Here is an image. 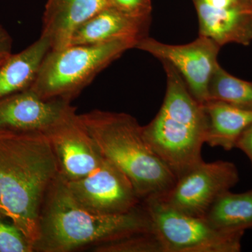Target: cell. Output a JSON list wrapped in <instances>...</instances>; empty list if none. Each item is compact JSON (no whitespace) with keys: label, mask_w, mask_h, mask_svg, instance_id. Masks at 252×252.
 <instances>
[{"label":"cell","mask_w":252,"mask_h":252,"mask_svg":"<svg viewBox=\"0 0 252 252\" xmlns=\"http://www.w3.org/2000/svg\"><path fill=\"white\" fill-rule=\"evenodd\" d=\"M58 175L56 158L44 136L0 137V215L12 221L34 248L41 209Z\"/></svg>","instance_id":"1"},{"label":"cell","mask_w":252,"mask_h":252,"mask_svg":"<svg viewBox=\"0 0 252 252\" xmlns=\"http://www.w3.org/2000/svg\"><path fill=\"white\" fill-rule=\"evenodd\" d=\"M151 230L143 205L121 215L94 213L75 200L58 175L41 209L34 252H72Z\"/></svg>","instance_id":"2"},{"label":"cell","mask_w":252,"mask_h":252,"mask_svg":"<svg viewBox=\"0 0 252 252\" xmlns=\"http://www.w3.org/2000/svg\"><path fill=\"white\" fill-rule=\"evenodd\" d=\"M79 117L102 157L129 179L142 201L171 190L177 177L144 140L135 118L99 109Z\"/></svg>","instance_id":"3"},{"label":"cell","mask_w":252,"mask_h":252,"mask_svg":"<svg viewBox=\"0 0 252 252\" xmlns=\"http://www.w3.org/2000/svg\"><path fill=\"white\" fill-rule=\"evenodd\" d=\"M167 78L161 107L142 126L144 140L177 179L203 162L207 119L203 104L194 98L182 76L162 61Z\"/></svg>","instance_id":"4"},{"label":"cell","mask_w":252,"mask_h":252,"mask_svg":"<svg viewBox=\"0 0 252 252\" xmlns=\"http://www.w3.org/2000/svg\"><path fill=\"white\" fill-rule=\"evenodd\" d=\"M135 45L113 41L50 50L30 89L45 99L71 102L97 74Z\"/></svg>","instance_id":"5"},{"label":"cell","mask_w":252,"mask_h":252,"mask_svg":"<svg viewBox=\"0 0 252 252\" xmlns=\"http://www.w3.org/2000/svg\"><path fill=\"white\" fill-rule=\"evenodd\" d=\"M162 252H239L245 231H224L204 217L177 211L160 198L142 200Z\"/></svg>","instance_id":"6"},{"label":"cell","mask_w":252,"mask_h":252,"mask_svg":"<svg viewBox=\"0 0 252 252\" xmlns=\"http://www.w3.org/2000/svg\"><path fill=\"white\" fill-rule=\"evenodd\" d=\"M238 181V170L233 162L203 161L177 179L171 190L160 199L186 215L205 217L217 199Z\"/></svg>","instance_id":"7"},{"label":"cell","mask_w":252,"mask_h":252,"mask_svg":"<svg viewBox=\"0 0 252 252\" xmlns=\"http://www.w3.org/2000/svg\"><path fill=\"white\" fill-rule=\"evenodd\" d=\"M220 48L215 41L202 35L182 45L165 44L148 36L139 41L135 49L170 63L183 78L194 98L203 104L209 99V83L219 64Z\"/></svg>","instance_id":"8"},{"label":"cell","mask_w":252,"mask_h":252,"mask_svg":"<svg viewBox=\"0 0 252 252\" xmlns=\"http://www.w3.org/2000/svg\"><path fill=\"white\" fill-rule=\"evenodd\" d=\"M75 113L71 102L45 99L29 89L0 99V131L46 137Z\"/></svg>","instance_id":"9"},{"label":"cell","mask_w":252,"mask_h":252,"mask_svg":"<svg viewBox=\"0 0 252 252\" xmlns=\"http://www.w3.org/2000/svg\"><path fill=\"white\" fill-rule=\"evenodd\" d=\"M64 183L82 206L99 215L127 213L142 202L129 179L104 158L89 175Z\"/></svg>","instance_id":"10"},{"label":"cell","mask_w":252,"mask_h":252,"mask_svg":"<svg viewBox=\"0 0 252 252\" xmlns=\"http://www.w3.org/2000/svg\"><path fill=\"white\" fill-rule=\"evenodd\" d=\"M46 137L56 158L59 177L64 182L84 178L103 161L104 157L77 113Z\"/></svg>","instance_id":"11"},{"label":"cell","mask_w":252,"mask_h":252,"mask_svg":"<svg viewBox=\"0 0 252 252\" xmlns=\"http://www.w3.org/2000/svg\"><path fill=\"white\" fill-rule=\"evenodd\" d=\"M152 17L140 18L114 8L99 11L74 32L69 45H92L113 41H127L137 45L148 36Z\"/></svg>","instance_id":"12"},{"label":"cell","mask_w":252,"mask_h":252,"mask_svg":"<svg viewBox=\"0 0 252 252\" xmlns=\"http://www.w3.org/2000/svg\"><path fill=\"white\" fill-rule=\"evenodd\" d=\"M107 7L106 0H47L41 36L47 39L51 50L63 49L70 44L79 26Z\"/></svg>","instance_id":"13"},{"label":"cell","mask_w":252,"mask_h":252,"mask_svg":"<svg viewBox=\"0 0 252 252\" xmlns=\"http://www.w3.org/2000/svg\"><path fill=\"white\" fill-rule=\"evenodd\" d=\"M199 21V35L221 47L230 43L248 46L252 41V5L215 8L193 0Z\"/></svg>","instance_id":"14"},{"label":"cell","mask_w":252,"mask_h":252,"mask_svg":"<svg viewBox=\"0 0 252 252\" xmlns=\"http://www.w3.org/2000/svg\"><path fill=\"white\" fill-rule=\"evenodd\" d=\"M207 119L205 143L230 150L239 137L252 124V109L242 108L218 100L203 104Z\"/></svg>","instance_id":"15"},{"label":"cell","mask_w":252,"mask_h":252,"mask_svg":"<svg viewBox=\"0 0 252 252\" xmlns=\"http://www.w3.org/2000/svg\"><path fill=\"white\" fill-rule=\"evenodd\" d=\"M50 50L49 41L40 36L23 51L5 59L0 64V99L29 89Z\"/></svg>","instance_id":"16"},{"label":"cell","mask_w":252,"mask_h":252,"mask_svg":"<svg viewBox=\"0 0 252 252\" xmlns=\"http://www.w3.org/2000/svg\"><path fill=\"white\" fill-rule=\"evenodd\" d=\"M205 219L215 228L245 231L252 228V189L244 193L222 194L209 209Z\"/></svg>","instance_id":"17"},{"label":"cell","mask_w":252,"mask_h":252,"mask_svg":"<svg viewBox=\"0 0 252 252\" xmlns=\"http://www.w3.org/2000/svg\"><path fill=\"white\" fill-rule=\"evenodd\" d=\"M208 98L252 109V83L233 77L219 64L210 78Z\"/></svg>","instance_id":"18"},{"label":"cell","mask_w":252,"mask_h":252,"mask_svg":"<svg viewBox=\"0 0 252 252\" xmlns=\"http://www.w3.org/2000/svg\"><path fill=\"white\" fill-rule=\"evenodd\" d=\"M95 252H162L157 235L152 230L135 233L93 247Z\"/></svg>","instance_id":"19"},{"label":"cell","mask_w":252,"mask_h":252,"mask_svg":"<svg viewBox=\"0 0 252 252\" xmlns=\"http://www.w3.org/2000/svg\"><path fill=\"white\" fill-rule=\"evenodd\" d=\"M0 252H34L32 242L12 221L1 215Z\"/></svg>","instance_id":"20"},{"label":"cell","mask_w":252,"mask_h":252,"mask_svg":"<svg viewBox=\"0 0 252 252\" xmlns=\"http://www.w3.org/2000/svg\"><path fill=\"white\" fill-rule=\"evenodd\" d=\"M109 6L135 17H152L151 0H106Z\"/></svg>","instance_id":"21"},{"label":"cell","mask_w":252,"mask_h":252,"mask_svg":"<svg viewBox=\"0 0 252 252\" xmlns=\"http://www.w3.org/2000/svg\"><path fill=\"white\" fill-rule=\"evenodd\" d=\"M12 38L9 33L0 24V62L12 54Z\"/></svg>","instance_id":"22"},{"label":"cell","mask_w":252,"mask_h":252,"mask_svg":"<svg viewBox=\"0 0 252 252\" xmlns=\"http://www.w3.org/2000/svg\"><path fill=\"white\" fill-rule=\"evenodd\" d=\"M235 147L243 151L248 156L252 164V124L239 137Z\"/></svg>","instance_id":"23"},{"label":"cell","mask_w":252,"mask_h":252,"mask_svg":"<svg viewBox=\"0 0 252 252\" xmlns=\"http://www.w3.org/2000/svg\"><path fill=\"white\" fill-rule=\"evenodd\" d=\"M199 1L215 8H230L244 4L252 5L248 0H199Z\"/></svg>","instance_id":"24"},{"label":"cell","mask_w":252,"mask_h":252,"mask_svg":"<svg viewBox=\"0 0 252 252\" xmlns=\"http://www.w3.org/2000/svg\"><path fill=\"white\" fill-rule=\"evenodd\" d=\"M13 135H14V134L9 133V132H2V131H0V137H9V136Z\"/></svg>","instance_id":"25"},{"label":"cell","mask_w":252,"mask_h":252,"mask_svg":"<svg viewBox=\"0 0 252 252\" xmlns=\"http://www.w3.org/2000/svg\"><path fill=\"white\" fill-rule=\"evenodd\" d=\"M250 2H251V4L252 5V0H250Z\"/></svg>","instance_id":"26"},{"label":"cell","mask_w":252,"mask_h":252,"mask_svg":"<svg viewBox=\"0 0 252 252\" xmlns=\"http://www.w3.org/2000/svg\"><path fill=\"white\" fill-rule=\"evenodd\" d=\"M3 61H1V62H0V64H1V63H2V62H3Z\"/></svg>","instance_id":"27"},{"label":"cell","mask_w":252,"mask_h":252,"mask_svg":"<svg viewBox=\"0 0 252 252\" xmlns=\"http://www.w3.org/2000/svg\"><path fill=\"white\" fill-rule=\"evenodd\" d=\"M248 1H250V0H248ZM250 3H251V2H250Z\"/></svg>","instance_id":"28"}]
</instances>
